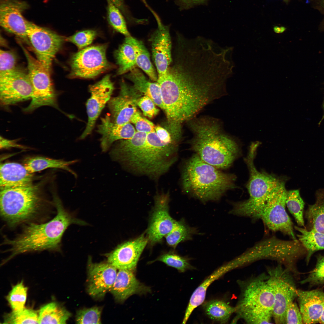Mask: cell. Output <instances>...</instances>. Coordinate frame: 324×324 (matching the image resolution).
Here are the masks:
<instances>
[{"label": "cell", "mask_w": 324, "mask_h": 324, "mask_svg": "<svg viewBox=\"0 0 324 324\" xmlns=\"http://www.w3.org/2000/svg\"><path fill=\"white\" fill-rule=\"evenodd\" d=\"M258 145L257 143L252 144L244 158L249 173L246 187L250 196L247 200L233 204V210L237 215L251 216L269 193L283 180L274 175L257 170L254 161Z\"/></svg>", "instance_id": "cell-6"}, {"label": "cell", "mask_w": 324, "mask_h": 324, "mask_svg": "<svg viewBox=\"0 0 324 324\" xmlns=\"http://www.w3.org/2000/svg\"><path fill=\"white\" fill-rule=\"evenodd\" d=\"M158 27L151 36L152 58L156 68L158 79L163 77L172 61V43L168 26L164 25L157 14L149 8Z\"/></svg>", "instance_id": "cell-17"}, {"label": "cell", "mask_w": 324, "mask_h": 324, "mask_svg": "<svg viewBox=\"0 0 324 324\" xmlns=\"http://www.w3.org/2000/svg\"><path fill=\"white\" fill-rule=\"evenodd\" d=\"M28 37L37 58L50 72L52 61L66 38L49 29L33 23L28 31Z\"/></svg>", "instance_id": "cell-12"}, {"label": "cell", "mask_w": 324, "mask_h": 324, "mask_svg": "<svg viewBox=\"0 0 324 324\" xmlns=\"http://www.w3.org/2000/svg\"><path fill=\"white\" fill-rule=\"evenodd\" d=\"M118 68L116 75H121L130 71L136 66L134 51L132 46L124 41L114 52Z\"/></svg>", "instance_id": "cell-33"}, {"label": "cell", "mask_w": 324, "mask_h": 324, "mask_svg": "<svg viewBox=\"0 0 324 324\" xmlns=\"http://www.w3.org/2000/svg\"><path fill=\"white\" fill-rule=\"evenodd\" d=\"M32 173L24 165L14 162L0 164V190L29 185L32 184Z\"/></svg>", "instance_id": "cell-24"}, {"label": "cell", "mask_w": 324, "mask_h": 324, "mask_svg": "<svg viewBox=\"0 0 324 324\" xmlns=\"http://www.w3.org/2000/svg\"><path fill=\"white\" fill-rule=\"evenodd\" d=\"M107 45L101 44L86 47L73 54L69 60L70 78H94L110 70L113 65L107 60Z\"/></svg>", "instance_id": "cell-10"}, {"label": "cell", "mask_w": 324, "mask_h": 324, "mask_svg": "<svg viewBox=\"0 0 324 324\" xmlns=\"http://www.w3.org/2000/svg\"><path fill=\"white\" fill-rule=\"evenodd\" d=\"M155 260L162 262L169 266L176 268L181 272L194 268L190 265L188 258L173 253L163 254Z\"/></svg>", "instance_id": "cell-40"}, {"label": "cell", "mask_w": 324, "mask_h": 324, "mask_svg": "<svg viewBox=\"0 0 324 324\" xmlns=\"http://www.w3.org/2000/svg\"><path fill=\"white\" fill-rule=\"evenodd\" d=\"M319 6L324 14V0H318Z\"/></svg>", "instance_id": "cell-51"}, {"label": "cell", "mask_w": 324, "mask_h": 324, "mask_svg": "<svg viewBox=\"0 0 324 324\" xmlns=\"http://www.w3.org/2000/svg\"><path fill=\"white\" fill-rule=\"evenodd\" d=\"M137 104L142 110L146 116L152 118L157 115L159 111L155 104L148 97L144 95L137 100Z\"/></svg>", "instance_id": "cell-45"}, {"label": "cell", "mask_w": 324, "mask_h": 324, "mask_svg": "<svg viewBox=\"0 0 324 324\" xmlns=\"http://www.w3.org/2000/svg\"><path fill=\"white\" fill-rule=\"evenodd\" d=\"M268 280L274 298L273 317L275 323L286 324V311L297 297V290L288 268L279 265L267 269Z\"/></svg>", "instance_id": "cell-11"}, {"label": "cell", "mask_w": 324, "mask_h": 324, "mask_svg": "<svg viewBox=\"0 0 324 324\" xmlns=\"http://www.w3.org/2000/svg\"><path fill=\"white\" fill-rule=\"evenodd\" d=\"M110 291L116 299L122 302L133 294L146 293L150 290L136 279L132 271L119 269Z\"/></svg>", "instance_id": "cell-23"}, {"label": "cell", "mask_w": 324, "mask_h": 324, "mask_svg": "<svg viewBox=\"0 0 324 324\" xmlns=\"http://www.w3.org/2000/svg\"><path fill=\"white\" fill-rule=\"evenodd\" d=\"M56 216L45 223H30L22 233L14 239L5 238L3 244L9 245L10 255L4 263L21 254L47 250H60L62 236L68 227L74 224H86L85 222L74 218L64 208L59 200L56 199Z\"/></svg>", "instance_id": "cell-3"}, {"label": "cell", "mask_w": 324, "mask_h": 324, "mask_svg": "<svg viewBox=\"0 0 324 324\" xmlns=\"http://www.w3.org/2000/svg\"><path fill=\"white\" fill-rule=\"evenodd\" d=\"M28 288L23 280L14 286L6 297L12 310H20L24 308L27 299Z\"/></svg>", "instance_id": "cell-38"}, {"label": "cell", "mask_w": 324, "mask_h": 324, "mask_svg": "<svg viewBox=\"0 0 324 324\" xmlns=\"http://www.w3.org/2000/svg\"><path fill=\"white\" fill-rule=\"evenodd\" d=\"M323 103L324 104V102Z\"/></svg>", "instance_id": "cell-54"}, {"label": "cell", "mask_w": 324, "mask_h": 324, "mask_svg": "<svg viewBox=\"0 0 324 324\" xmlns=\"http://www.w3.org/2000/svg\"><path fill=\"white\" fill-rule=\"evenodd\" d=\"M107 17L109 24L116 31L126 37L131 36L120 10L110 0H107Z\"/></svg>", "instance_id": "cell-37"}, {"label": "cell", "mask_w": 324, "mask_h": 324, "mask_svg": "<svg viewBox=\"0 0 324 324\" xmlns=\"http://www.w3.org/2000/svg\"><path fill=\"white\" fill-rule=\"evenodd\" d=\"M308 229L315 230L324 234V188L315 193V201L309 205L305 212Z\"/></svg>", "instance_id": "cell-28"}, {"label": "cell", "mask_w": 324, "mask_h": 324, "mask_svg": "<svg viewBox=\"0 0 324 324\" xmlns=\"http://www.w3.org/2000/svg\"><path fill=\"white\" fill-rule=\"evenodd\" d=\"M296 298L303 324L319 323L324 307V291L297 289Z\"/></svg>", "instance_id": "cell-21"}, {"label": "cell", "mask_w": 324, "mask_h": 324, "mask_svg": "<svg viewBox=\"0 0 324 324\" xmlns=\"http://www.w3.org/2000/svg\"><path fill=\"white\" fill-rule=\"evenodd\" d=\"M97 131L101 135L100 145L103 152L108 151L115 142L130 139L136 132L130 122L117 124L112 120L108 115L101 118Z\"/></svg>", "instance_id": "cell-22"}, {"label": "cell", "mask_w": 324, "mask_h": 324, "mask_svg": "<svg viewBox=\"0 0 324 324\" xmlns=\"http://www.w3.org/2000/svg\"><path fill=\"white\" fill-rule=\"evenodd\" d=\"M117 269L109 263L88 261L87 291L92 296L103 297L110 290L116 277Z\"/></svg>", "instance_id": "cell-20"}, {"label": "cell", "mask_w": 324, "mask_h": 324, "mask_svg": "<svg viewBox=\"0 0 324 324\" xmlns=\"http://www.w3.org/2000/svg\"><path fill=\"white\" fill-rule=\"evenodd\" d=\"M120 84L119 94L112 97L107 104L112 120L122 124L130 122L131 117L137 111V100L142 94L123 80Z\"/></svg>", "instance_id": "cell-18"}, {"label": "cell", "mask_w": 324, "mask_h": 324, "mask_svg": "<svg viewBox=\"0 0 324 324\" xmlns=\"http://www.w3.org/2000/svg\"><path fill=\"white\" fill-rule=\"evenodd\" d=\"M286 2H287L290 0H283Z\"/></svg>", "instance_id": "cell-53"}, {"label": "cell", "mask_w": 324, "mask_h": 324, "mask_svg": "<svg viewBox=\"0 0 324 324\" xmlns=\"http://www.w3.org/2000/svg\"><path fill=\"white\" fill-rule=\"evenodd\" d=\"M182 5L185 8H188L193 5L202 4L206 0H178Z\"/></svg>", "instance_id": "cell-49"}, {"label": "cell", "mask_w": 324, "mask_h": 324, "mask_svg": "<svg viewBox=\"0 0 324 324\" xmlns=\"http://www.w3.org/2000/svg\"><path fill=\"white\" fill-rule=\"evenodd\" d=\"M39 324H65L70 313L57 303L51 302L38 310Z\"/></svg>", "instance_id": "cell-31"}, {"label": "cell", "mask_w": 324, "mask_h": 324, "mask_svg": "<svg viewBox=\"0 0 324 324\" xmlns=\"http://www.w3.org/2000/svg\"><path fill=\"white\" fill-rule=\"evenodd\" d=\"M28 7L20 0H1L0 24L5 30L14 34L30 46L28 33L32 23L26 20L22 12Z\"/></svg>", "instance_id": "cell-14"}, {"label": "cell", "mask_w": 324, "mask_h": 324, "mask_svg": "<svg viewBox=\"0 0 324 324\" xmlns=\"http://www.w3.org/2000/svg\"><path fill=\"white\" fill-rule=\"evenodd\" d=\"M33 88L27 72L16 68L0 75L1 105L8 106L31 99Z\"/></svg>", "instance_id": "cell-13"}, {"label": "cell", "mask_w": 324, "mask_h": 324, "mask_svg": "<svg viewBox=\"0 0 324 324\" xmlns=\"http://www.w3.org/2000/svg\"><path fill=\"white\" fill-rule=\"evenodd\" d=\"M169 196L167 192L159 194L155 197L154 208L147 231L146 236L152 245L160 242L177 224L169 213Z\"/></svg>", "instance_id": "cell-16"}, {"label": "cell", "mask_w": 324, "mask_h": 324, "mask_svg": "<svg viewBox=\"0 0 324 324\" xmlns=\"http://www.w3.org/2000/svg\"><path fill=\"white\" fill-rule=\"evenodd\" d=\"M17 58L12 50H0V75L12 71L16 66Z\"/></svg>", "instance_id": "cell-43"}, {"label": "cell", "mask_w": 324, "mask_h": 324, "mask_svg": "<svg viewBox=\"0 0 324 324\" xmlns=\"http://www.w3.org/2000/svg\"><path fill=\"white\" fill-rule=\"evenodd\" d=\"M197 233V229L189 226L182 220L165 236L167 244L175 248L180 242L192 239L193 235Z\"/></svg>", "instance_id": "cell-34"}, {"label": "cell", "mask_w": 324, "mask_h": 324, "mask_svg": "<svg viewBox=\"0 0 324 324\" xmlns=\"http://www.w3.org/2000/svg\"><path fill=\"white\" fill-rule=\"evenodd\" d=\"M304 205L299 190L287 191L286 206L298 225L302 227H305L303 215Z\"/></svg>", "instance_id": "cell-35"}, {"label": "cell", "mask_w": 324, "mask_h": 324, "mask_svg": "<svg viewBox=\"0 0 324 324\" xmlns=\"http://www.w3.org/2000/svg\"><path fill=\"white\" fill-rule=\"evenodd\" d=\"M202 308L206 315L213 320L226 323L235 311V307L224 301L213 300L203 302Z\"/></svg>", "instance_id": "cell-32"}, {"label": "cell", "mask_w": 324, "mask_h": 324, "mask_svg": "<svg viewBox=\"0 0 324 324\" xmlns=\"http://www.w3.org/2000/svg\"><path fill=\"white\" fill-rule=\"evenodd\" d=\"M0 140V149L6 148H24L26 147L17 143L16 140H9L1 136Z\"/></svg>", "instance_id": "cell-47"}, {"label": "cell", "mask_w": 324, "mask_h": 324, "mask_svg": "<svg viewBox=\"0 0 324 324\" xmlns=\"http://www.w3.org/2000/svg\"><path fill=\"white\" fill-rule=\"evenodd\" d=\"M101 311L97 307L84 308L77 313L76 321L78 324H100Z\"/></svg>", "instance_id": "cell-42"}, {"label": "cell", "mask_w": 324, "mask_h": 324, "mask_svg": "<svg viewBox=\"0 0 324 324\" xmlns=\"http://www.w3.org/2000/svg\"><path fill=\"white\" fill-rule=\"evenodd\" d=\"M124 76L132 82L133 86L140 93L149 97L156 105L163 110L160 87L157 82L149 81L140 70L136 67Z\"/></svg>", "instance_id": "cell-25"}, {"label": "cell", "mask_w": 324, "mask_h": 324, "mask_svg": "<svg viewBox=\"0 0 324 324\" xmlns=\"http://www.w3.org/2000/svg\"><path fill=\"white\" fill-rule=\"evenodd\" d=\"M130 122L134 125L137 131L148 133L155 131L154 124L142 116L138 111L132 116Z\"/></svg>", "instance_id": "cell-44"}, {"label": "cell", "mask_w": 324, "mask_h": 324, "mask_svg": "<svg viewBox=\"0 0 324 324\" xmlns=\"http://www.w3.org/2000/svg\"><path fill=\"white\" fill-rule=\"evenodd\" d=\"M27 63V74L33 92L31 101L23 111L31 112L43 106H50L62 111L58 104L57 95L48 70L37 59L34 57L21 42L19 43Z\"/></svg>", "instance_id": "cell-9"}, {"label": "cell", "mask_w": 324, "mask_h": 324, "mask_svg": "<svg viewBox=\"0 0 324 324\" xmlns=\"http://www.w3.org/2000/svg\"><path fill=\"white\" fill-rule=\"evenodd\" d=\"M286 324H303L299 307L294 302L288 306L286 311Z\"/></svg>", "instance_id": "cell-46"}, {"label": "cell", "mask_w": 324, "mask_h": 324, "mask_svg": "<svg viewBox=\"0 0 324 324\" xmlns=\"http://www.w3.org/2000/svg\"><path fill=\"white\" fill-rule=\"evenodd\" d=\"M97 34V32L93 30H82L66 38V41L74 44L78 49L81 50L90 44Z\"/></svg>", "instance_id": "cell-41"}, {"label": "cell", "mask_w": 324, "mask_h": 324, "mask_svg": "<svg viewBox=\"0 0 324 324\" xmlns=\"http://www.w3.org/2000/svg\"><path fill=\"white\" fill-rule=\"evenodd\" d=\"M285 27L283 26H275L273 28L274 32L276 34H280L283 33L286 30Z\"/></svg>", "instance_id": "cell-50"}, {"label": "cell", "mask_w": 324, "mask_h": 324, "mask_svg": "<svg viewBox=\"0 0 324 324\" xmlns=\"http://www.w3.org/2000/svg\"><path fill=\"white\" fill-rule=\"evenodd\" d=\"M109 0L123 12V13L125 15L127 18L130 20V17H129V15L128 14V12L127 11V10L126 9V8L124 4L123 0Z\"/></svg>", "instance_id": "cell-48"}, {"label": "cell", "mask_w": 324, "mask_h": 324, "mask_svg": "<svg viewBox=\"0 0 324 324\" xmlns=\"http://www.w3.org/2000/svg\"><path fill=\"white\" fill-rule=\"evenodd\" d=\"M157 82L169 127L193 118L222 94V83L214 68L190 56L174 57L165 75Z\"/></svg>", "instance_id": "cell-1"}, {"label": "cell", "mask_w": 324, "mask_h": 324, "mask_svg": "<svg viewBox=\"0 0 324 324\" xmlns=\"http://www.w3.org/2000/svg\"><path fill=\"white\" fill-rule=\"evenodd\" d=\"M43 202L38 187L32 184L0 190V214L10 227L28 222L41 212Z\"/></svg>", "instance_id": "cell-5"}, {"label": "cell", "mask_w": 324, "mask_h": 324, "mask_svg": "<svg viewBox=\"0 0 324 324\" xmlns=\"http://www.w3.org/2000/svg\"><path fill=\"white\" fill-rule=\"evenodd\" d=\"M237 266L233 260L224 264L209 275L194 290L192 295L186 311L191 314L197 307L202 304L205 300L209 286L215 280Z\"/></svg>", "instance_id": "cell-26"}, {"label": "cell", "mask_w": 324, "mask_h": 324, "mask_svg": "<svg viewBox=\"0 0 324 324\" xmlns=\"http://www.w3.org/2000/svg\"><path fill=\"white\" fill-rule=\"evenodd\" d=\"M38 316V311L24 307L5 314L2 323H39Z\"/></svg>", "instance_id": "cell-36"}, {"label": "cell", "mask_w": 324, "mask_h": 324, "mask_svg": "<svg viewBox=\"0 0 324 324\" xmlns=\"http://www.w3.org/2000/svg\"><path fill=\"white\" fill-rule=\"evenodd\" d=\"M241 293L235 307V323L242 316L247 314H272L274 304L272 289L268 275L262 274L244 281H238Z\"/></svg>", "instance_id": "cell-7"}, {"label": "cell", "mask_w": 324, "mask_h": 324, "mask_svg": "<svg viewBox=\"0 0 324 324\" xmlns=\"http://www.w3.org/2000/svg\"><path fill=\"white\" fill-rule=\"evenodd\" d=\"M115 88L110 75L105 76L100 81L89 86L90 96L86 104L88 122L80 139H85L91 133L98 118L112 98Z\"/></svg>", "instance_id": "cell-15"}, {"label": "cell", "mask_w": 324, "mask_h": 324, "mask_svg": "<svg viewBox=\"0 0 324 324\" xmlns=\"http://www.w3.org/2000/svg\"><path fill=\"white\" fill-rule=\"evenodd\" d=\"M319 323L321 324H324V307Z\"/></svg>", "instance_id": "cell-52"}, {"label": "cell", "mask_w": 324, "mask_h": 324, "mask_svg": "<svg viewBox=\"0 0 324 324\" xmlns=\"http://www.w3.org/2000/svg\"><path fill=\"white\" fill-rule=\"evenodd\" d=\"M294 228L299 232L297 235L298 240L306 250L305 261L308 264L314 253L324 250V234L305 227L295 226Z\"/></svg>", "instance_id": "cell-27"}, {"label": "cell", "mask_w": 324, "mask_h": 324, "mask_svg": "<svg viewBox=\"0 0 324 324\" xmlns=\"http://www.w3.org/2000/svg\"><path fill=\"white\" fill-rule=\"evenodd\" d=\"M188 121L193 134L190 142L191 149L203 161L219 170L229 167L239 152L237 141L223 131L216 119L203 117Z\"/></svg>", "instance_id": "cell-2"}, {"label": "cell", "mask_w": 324, "mask_h": 324, "mask_svg": "<svg viewBox=\"0 0 324 324\" xmlns=\"http://www.w3.org/2000/svg\"><path fill=\"white\" fill-rule=\"evenodd\" d=\"M124 41L133 47L136 66L142 70L151 80L157 82L158 75L151 61L149 53L142 42L131 36L126 37Z\"/></svg>", "instance_id": "cell-30"}, {"label": "cell", "mask_w": 324, "mask_h": 324, "mask_svg": "<svg viewBox=\"0 0 324 324\" xmlns=\"http://www.w3.org/2000/svg\"><path fill=\"white\" fill-rule=\"evenodd\" d=\"M77 161L76 160L66 161L41 156H36L26 159L24 161V166L27 170L32 173L49 168H59L69 172L74 177L76 178V174L69 168V166Z\"/></svg>", "instance_id": "cell-29"}, {"label": "cell", "mask_w": 324, "mask_h": 324, "mask_svg": "<svg viewBox=\"0 0 324 324\" xmlns=\"http://www.w3.org/2000/svg\"><path fill=\"white\" fill-rule=\"evenodd\" d=\"M236 178L235 175L206 163L195 153L185 161L181 182L184 192L205 202L218 200L226 192L236 188Z\"/></svg>", "instance_id": "cell-4"}, {"label": "cell", "mask_w": 324, "mask_h": 324, "mask_svg": "<svg viewBox=\"0 0 324 324\" xmlns=\"http://www.w3.org/2000/svg\"><path fill=\"white\" fill-rule=\"evenodd\" d=\"M300 283L312 286L324 284V255L320 254L316 256L314 268Z\"/></svg>", "instance_id": "cell-39"}, {"label": "cell", "mask_w": 324, "mask_h": 324, "mask_svg": "<svg viewBox=\"0 0 324 324\" xmlns=\"http://www.w3.org/2000/svg\"><path fill=\"white\" fill-rule=\"evenodd\" d=\"M148 242L147 236L143 233L135 239L122 244L108 254V262L119 270L133 271Z\"/></svg>", "instance_id": "cell-19"}, {"label": "cell", "mask_w": 324, "mask_h": 324, "mask_svg": "<svg viewBox=\"0 0 324 324\" xmlns=\"http://www.w3.org/2000/svg\"><path fill=\"white\" fill-rule=\"evenodd\" d=\"M283 180L256 209L252 218L261 219L271 230L280 231L296 240L292 223L286 209L287 190Z\"/></svg>", "instance_id": "cell-8"}]
</instances>
